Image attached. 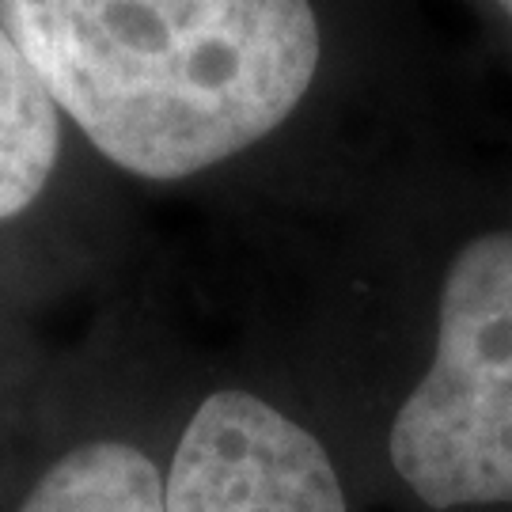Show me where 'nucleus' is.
<instances>
[{
    "label": "nucleus",
    "instance_id": "obj_1",
    "mask_svg": "<svg viewBox=\"0 0 512 512\" xmlns=\"http://www.w3.org/2000/svg\"><path fill=\"white\" fill-rule=\"evenodd\" d=\"M0 27L107 160L183 179L255 145L308 92V0H0Z\"/></svg>",
    "mask_w": 512,
    "mask_h": 512
},
{
    "label": "nucleus",
    "instance_id": "obj_2",
    "mask_svg": "<svg viewBox=\"0 0 512 512\" xmlns=\"http://www.w3.org/2000/svg\"><path fill=\"white\" fill-rule=\"evenodd\" d=\"M391 463L429 509L512 501V232L444 277L433 365L391 425Z\"/></svg>",
    "mask_w": 512,
    "mask_h": 512
},
{
    "label": "nucleus",
    "instance_id": "obj_3",
    "mask_svg": "<svg viewBox=\"0 0 512 512\" xmlns=\"http://www.w3.org/2000/svg\"><path fill=\"white\" fill-rule=\"evenodd\" d=\"M167 512H346L323 444L247 391H217L183 429Z\"/></svg>",
    "mask_w": 512,
    "mask_h": 512
},
{
    "label": "nucleus",
    "instance_id": "obj_4",
    "mask_svg": "<svg viewBox=\"0 0 512 512\" xmlns=\"http://www.w3.org/2000/svg\"><path fill=\"white\" fill-rule=\"evenodd\" d=\"M57 160V107L0 27V220L42 194Z\"/></svg>",
    "mask_w": 512,
    "mask_h": 512
},
{
    "label": "nucleus",
    "instance_id": "obj_5",
    "mask_svg": "<svg viewBox=\"0 0 512 512\" xmlns=\"http://www.w3.org/2000/svg\"><path fill=\"white\" fill-rule=\"evenodd\" d=\"M19 512H167L164 478L129 444H84L38 478Z\"/></svg>",
    "mask_w": 512,
    "mask_h": 512
},
{
    "label": "nucleus",
    "instance_id": "obj_6",
    "mask_svg": "<svg viewBox=\"0 0 512 512\" xmlns=\"http://www.w3.org/2000/svg\"><path fill=\"white\" fill-rule=\"evenodd\" d=\"M497 4H501V8H505V16L512 19V0H497Z\"/></svg>",
    "mask_w": 512,
    "mask_h": 512
}]
</instances>
